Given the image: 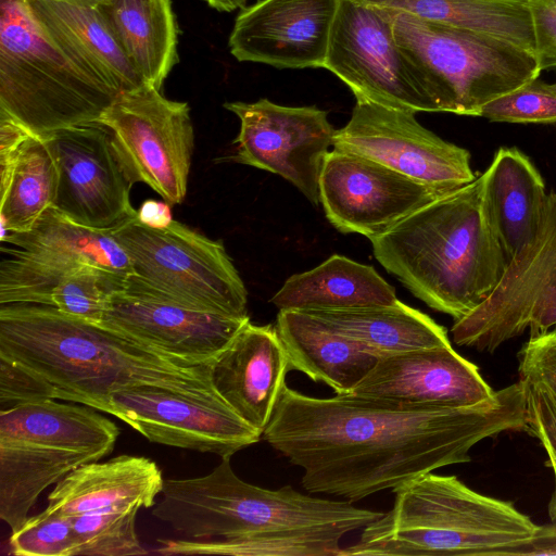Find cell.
I'll return each mask as SVG.
<instances>
[{
    "label": "cell",
    "mask_w": 556,
    "mask_h": 556,
    "mask_svg": "<svg viewBox=\"0 0 556 556\" xmlns=\"http://www.w3.org/2000/svg\"><path fill=\"white\" fill-rule=\"evenodd\" d=\"M527 425L519 380L460 408L409 406L354 393L313 397L287 384L263 439L303 469V488L357 502L444 466L480 441Z\"/></svg>",
    "instance_id": "cell-1"
},
{
    "label": "cell",
    "mask_w": 556,
    "mask_h": 556,
    "mask_svg": "<svg viewBox=\"0 0 556 556\" xmlns=\"http://www.w3.org/2000/svg\"><path fill=\"white\" fill-rule=\"evenodd\" d=\"M231 456L206 476L164 480L152 514L197 540H159L161 555L340 556L341 540L383 513L241 480Z\"/></svg>",
    "instance_id": "cell-2"
},
{
    "label": "cell",
    "mask_w": 556,
    "mask_h": 556,
    "mask_svg": "<svg viewBox=\"0 0 556 556\" xmlns=\"http://www.w3.org/2000/svg\"><path fill=\"white\" fill-rule=\"evenodd\" d=\"M0 354L47 379L56 400L97 410L110 394L132 387L218 394L213 362L176 357L47 304H0Z\"/></svg>",
    "instance_id": "cell-3"
},
{
    "label": "cell",
    "mask_w": 556,
    "mask_h": 556,
    "mask_svg": "<svg viewBox=\"0 0 556 556\" xmlns=\"http://www.w3.org/2000/svg\"><path fill=\"white\" fill-rule=\"evenodd\" d=\"M370 242L388 273L454 320L489 296L507 266L486 215L481 175L419 207Z\"/></svg>",
    "instance_id": "cell-4"
},
{
    "label": "cell",
    "mask_w": 556,
    "mask_h": 556,
    "mask_svg": "<svg viewBox=\"0 0 556 556\" xmlns=\"http://www.w3.org/2000/svg\"><path fill=\"white\" fill-rule=\"evenodd\" d=\"M392 492L393 506L340 556H510L538 525L509 503L432 471Z\"/></svg>",
    "instance_id": "cell-5"
},
{
    "label": "cell",
    "mask_w": 556,
    "mask_h": 556,
    "mask_svg": "<svg viewBox=\"0 0 556 556\" xmlns=\"http://www.w3.org/2000/svg\"><path fill=\"white\" fill-rule=\"evenodd\" d=\"M119 92L64 49L27 0H0V114L42 137L97 122Z\"/></svg>",
    "instance_id": "cell-6"
},
{
    "label": "cell",
    "mask_w": 556,
    "mask_h": 556,
    "mask_svg": "<svg viewBox=\"0 0 556 556\" xmlns=\"http://www.w3.org/2000/svg\"><path fill=\"white\" fill-rule=\"evenodd\" d=\"M387 10L397 42L428 74L438 112L478 116L484 104L541 74L535 55L521 48L405 11Z\"/></svg>",
    "instance_id": "cell-7"
},
{
    "label": "cell",
    "mask_w": 556,
    "mask_h": 556,
    "mask_svg": "<svg viewBox=\"0 0 556 556\" xmlns=\"http://www.w3.org/2000/svg\"><path fill=\"white\" fill-rule=\"evenodd\" d=\"M128 255L129 279L178 304L247 318L248 291L222 241L172 220L142 224L137 214L109 229Z\"/></svg>",
    "instance_id": "cell-8"
},
{
    "label": "cell",
    "mask_w": 556,
    "mask_h": 556,
    "mask_svg": "<svg viewBox=\"0 0 556 556\" xmlns=\"http://www.w3.org/2000/svg\"><path fill=\"white\" fill-rule=\"evenodd\" d=\"M324 68L356 99L414 113L438 112L428 74L397 42L384 8L339 0Z\"/></svg>",
    "instance_id": "cell-9"
},
{
    "label": "cell",
    "mask_w": 556,
    "mask_h": 556,
    "mask_svg": "<svg viewBox=\"0 0 556 556\" xmlns=\"http://www.w3.org/2000/svg\"><path fill=\"white\" fill-rule=\"evenodd\" d=\"M97 123L111 134L114 154L134 186L148 185L169 205L187 193L194 132L187 102L143 83L121 91Z\"/></svg>",
    "instance_id": "cell-10"
},
{
    "label": "cell",
    "mask_w": 556,
    "mask_h": 556,
    "mask_svg": "<svg viewBox=\"0 0 556 556\" xmlns=\"http://www.w3.org/2000/svg\"><path fill=\"white\" fill-rule=\"evenodd\" d=\"M556 327V193L548 192L535 237L508 262L489 296L452 327L458 345L493 352L527 330Z\"/></svg>",
    "instance_id": "cell-11"
},
{
    "label": "cell",
    "mask_w": 556,
    "mask_h": 556,
    "mask_svg": "<svg viewBox=\"0 0 556 556\" xmlns=\"http://www.w3.org/2000/svg\"><path fill=\"white\" fill-rule=\"evenodd\" d=\"M0 304L41 303L63 277L84 266L132 275L130 260L108 230L76 224L53 207L33 228L0 238Z\"/></svg>",
    "instance_id": "cell-12"
},
{
    "label": "cell",
    "mask_w": 556,
    "mask_h": 556,
    "mask_svg": "<svg viewBox=\"0 0 556 556\" xmlns=\"http://www.w3.org/2000/svg\"><path fill=\"white\" fill-rule=\"evenodd\" d=\"M414 112L356 99L350 121L332 148L372 160L441 192L472 182L467 149L421 126Z\"/></svg>",
    "instance_id": "cell-13"
},
{
    "label": "cell",
    "mask_w": 556,
    "mask_h": 556,
    "mask_svg": "<svg viewBox=\"0 0 556 556\" xmlns=\"http://www.w3.org/2000/svg\"><path fill=\"white\" fill-rule=\"evenodd\" d=\"M224 108L240 121L232 160L281 176L312 204H320V173L337 130L328 113L268 99L226 102Z\"/></svg>",
    "instance_id": "cell-14"
},
{
    "label": "cell",
    "mask_w": 556,
    "mask_h": 556,
    "mask_svg": "<svg viewBox=\"0 0 556 556\" xmlns=\"http://www.w3.org/2000/svg\"><path fill=\"white\" fill-rule=\"evenodd\" d=\"M99 410L123 420L151 442L220 457L232 456L262 438L218 394L132 387L110 394Z\"/></svg>",
    "instance_id": "cell-15"
},
{
    "label": "cell",
    "mask_w": 556,
    "mask_h": 556,
    "mask_svg": "<svg viewBox=\"0 0 556 556\" xmlns=\"http://www.w3.org/2000/svg\"><path fill=\"white\" fill-rule=\"evenodd\" d=\"M319 193L334 228L369 240L445 194L372 160L333 148L324 160Z\"/></svg>",
    "instance_id": "cell-16"
},
{
    "label": "cell",
    "mask_w": 556,
    "mask_h": 556,
    "mask_svg": "<svg viewBox=\"0 0 556 556\" xmlns=\"http://www.w3.org/2000/svg\"><path fill=\"white\" fill-rule=\"evenodd\" d=\"M42 137L59 167L54 210L76 224L101 230L137 214L130 202L132 185L116 160L105 126L93 122Z\"/></svg>",
    "instance_id": "cell-17"
},
{
    "label": "cell",
    "mask_w": 556,
    "mask_h": 556,
    "mask_svg": "<svg viewBox=\"0 0 556 556\" xmlns=\"http://www.w3.org/2000/svg\"><path fill=\"white\" fill-rule=\"evenodd\" d=\"M250 318L191 308L156 295L128 278L99 325L141 344L193 363H211Z\"/></svg>",
    "instance_id": "cell-18"
},
{
    "label": "cell",
    "mask_w": 556,
    "mask_h": 556,
    "mask_svg": "<svg viewBox=\"0 0 556 556\" xmlns=\"http://www.w3.org/2000/svg\"><path fill=\"white\" fill-rule=\"evenodd\" d=\"M339 0H260L241 9L228 39L240 62L324 67Z\"/></svg>",
    "instance_id": "cell-19"
},
{
    "label": "cell",
    "mask_w": 556,
    "mask_h": 556,
    "mask_svg": "<svg viewBox=\"0 0 556 556\" xmlns=\"http://www.w3.org/2000/svg\"><path fill=\"white\" fill-rule=\"evenodd\" d=\"M494 392L478 367L452 345L381 356L351 391L365 397L430 408L477 405Z\"/></svg>",
    "instance_id": "cell-20"
},
{
    "label": "cell",
    "mask_w": 556,
    "mask_h": 556,
    "mask_svg": "<svg viewBox=\"0 0 556 556\" xmlns=\"http://www.w3.org/2000/svg\"><path fill=\"white\" fill-rule=\"evenodd\" d=\"M290 370L276 326L248 321L213 361L211 382L218 395L263 434Z\"/></svg>",
    "instance_id": "cell-21"
},
{
    "label": "cell",
    "mask_w": 556,
    "mask_h": 556,
    "mask_svg": "<svg viewBox=\"0 0 556 556\" xmlns=\"http://www.w3.org/2000/svg\"><path fill=\"white\" fill-rule=\"evenodd\" d=\"M0 169L1 237L28 231L54 206L59 186L56 159L46 138L1 116Z\"/></svg>",
    "instance_id": "cell-22"
},
{
    "label": "cell",
    "mask_w": 556,
    "mask_h": 556,
    "mask_svg": "<svg viewBox=\"0 0 556 556\" xmlns=\"http://www.w3.org/2000/svg\"><path fill=\"white\" fill-rule=\"evenodd\" d=\"M36 20L71 54L118 91L144 83L125 53L100 3L27 0Z\"/></svg>",
    "instance_id": "cell-23"
},
{
    "label": "cell",
    "mask_w": 556,
    "mask_h": 556,
    "mask_svg": "<svg viewBox=\"0 0 556 556\" xmlns=\"http://www.w3.org/2000/svg\"><path fill=\"white\" fill-rule=\"evenodd\" d=\"M163 485L162 472L152 459L119 455L72 470L50 492L47 509L75 516L134 505L148 508Z\"/></svg>",
    "instance_id": "cell-24"
},
{
    "label": "cell",
    "mask_w": 556,
    "mask_h": 556,
    "mask_svg": "<svg viewBox=\"0 0 556 556\" xmlns=\"http://www.w3.org/2000/svg\"><path fill=\"white\" fill-rule=\"evenodd\" d=\"M481 177L486 215L508 262L535 237L548 192L516 148L498 149Z\"/></svg>",
    "instance_id": "cell-25"
},
{
    "label": "cell",
    "mask_w": 556,
    "mask_h": 556,
    "mask_svg": "<svg viewBox=\"0 0 556 556\" xmlns=\"http://www.w3.org/2000/svg\"><path fill=\"white\" fill-rule=\"evenodd\" d=\"M275 326L290 369L327 384L336 394L351 393L380 358L304 311L279 309Z\"/></svg>",
    "instance_id": "cell-26"
},
{
    "label": "cell",
    "mask_w": 556,
    "mask_h": 556,
    "mask_svg": "<svg viewBox=\"0 0 556 556\" xmlns=\"http://www.w3.org/2000/svg\"><path fill=\"white\" fill-rule=\"evenodd\" d=\"M96 410L55 399L0 410V441L89 453L101 459L113 451L121 431Z\"/></svg>",
    "instance_id": "cell-27"
},
{
    "label": "cell",
    "mask_w": 556,
    "mask_h": 556,
    "mask_svg": "<svg viewBox=\"0 0 556 556\" xmlns=\"http://www.w3.org/2000/svg\"><path fill=\"white\" fill-rule=\"evenodd\" d=\"M395 289L369 265L333 254L307 271L290 276L270 302L279 309H329L389 305Z\"/></svg>",
    "instance_id": "cell-28"
},
{
    "label": "cell",
    "mask_w": 556,
    "mask_h": 556,
    "mask_svg": "<svg viewBox=\"0 0 556 556\" xmlns=\"http://www.w3.org/2000/svg\"><path fill=\"white\" fill-rule=\"evenodd\" d=\"M304 312L379 357L417 349L451 345L444 327L427 314L399 300L389 305Z\"/></svg>",
    "instance_id": "cell-29"
},
{
    "label": "cell",
    "mask_w": 556,
    "mask_h": 556,
    "mask_svg": "<svg viewBox=\"0 0 556 556\" xmlns=\"http://www.w3.org/2000/svg\"><path fill=\"white\" fill-rule=\"evenodd\" d=\"M144 83L161 90L178 62V26L170 0H109L100 3Z\"/></svg>",
    "instance_id": "cell-30"
},
{
    "label": "cell",
    "mask_w": 556,
    "mask_h": 556,
    "mask_svg": "<svg viewBox=\"0 0 556 556\" xmlns=\"http://www.w3.org/2000/svg\"><path fill=\"white\" fill-rule=\"evenodd\" d=\"M96 460L89 453L0 441V518L16 531L43 490Z\"/></svg>",
    "instance_id": "cell-31"
},
{
    "label": "cell",
    "mask_w": 556,
    "mask_h": 556,
    "mask_svg": "<svg viewBox=\"0 0 556 556\" xmlns=\"http://www.w3.org/2000/svg\"><path fill=\"white\" fill-rule=\"evenodd\" d=\"M498 39L535 55L529 2L521 0H363Z\"/></svg>",
    "instance_id": "cell-32"
},
{
    "label": "cell",
    "mask_w": 556,
    "mask_h": 556,
    "mask_svg": "<svg viewBox=\"0 0 556 556\" xmlns=\"http://www.w3.org/2000/svg\"><path fill=\"white\" fill-rule=\"evenodd\" d=\"M128 278L108 269L84 266L58 281L38 304L100 324L112 298L125 289Z\"/></svg>",
    "instance_id": "cell-33"
},
{
    "label": "cell",
    "mask_w": 556,
    "mask_h": 556,
    "mask_svg": "<svg viewBox=\"0 0 556 556\" xmlns=\"http://www.w3.org/2000/svg\"><path fill=\"white\" fill-rule=\"evenodd\" d=\"M140 506L103 509L73 516L77 538L76 556L144 555L136 532Z\"/></svg>",
    "instance_id": "cell-34"
},
{
    "label": "cell",
    "mask_w": 556,
    "mask_h": 556,
    "mask_svg": "<svg viewBox=\"0 0 556 556\" xmlns=\"http://www.w3.org/2000/svg\"><path fill=\"white\" fill-rule=\"evenodd\" d=\"M10 546L17 556H76L73 516L46 508L12 532Z\"/></svg>",
    "instance_id": "cell-35"
},
{
    "label": "cell",
    "mask_w": 556,
    "mask_h": 556,
    "mask_svg": "<svg viewBox=\"0 0 556 556\" xmlns=\"http://www.w3.org/2000/svg\"><path fill=\"white\" fill-rule=\"evenodd\" d=\"M478 116L505 123H555L556 91L536 78L488 102Z\"/></svg>",
    "instance_id": "cell-36"
},
{
    "label": "cell",
    "mask_w": 556,
    "mask_h": 556,
    "mask_svg": "<svg viewBox=\"0 0 556 556\" xmlns=\"http://www.w3.org/2000/svg\"><path fill=\"white\" fill-rule=\"evenodd\" d=\"M523 384L526 400V429L536 437L548 456L546 465L553 468L555 488L547 511L552 522L556 523V395L540 381L519 379Z\"/></svg>",
    "instance_id": "cell-37"
},
{
    "label": "cell",
    "mask_w": 556,
    "mask_h": 556,
    "mask_svg": "<svg viewBox=\"0 0 556 556\" xmlns=\"http://www.w3.org/2000/svg\"><path fill=\"white\" fill-rule=\"evenodd\" d=\"M49 399H55L54 386L35 371L0 354V410Z\"/></svg>",
    "instance_id": "cell-38"
},
{
    "label": "cell",
    "mask_w": 556,
    "mask_h": 556,
    "mask_svg": "<svg viewBox=\"0 0 556 556\" xmlns=\"http://www.w3.org/2000/svg\"><path fill=\"white\" fill-rule=\"evenodd\" d=\"M519 376L540 381L556 395V329L530 337L519 352Z\"/></svg>",
    "instance_id": "cell-39"
},
{
    "label": "cell",
    "mask_w": 556,
    "mask_h": 556,
    "mask_svg": "<svg viewBox=\"0 0 556 556\" xmlns=\"http://www.w3.org/2000/svg\"><path fill=\"white\" fill-rule=\"evenodd\" d=\"M535 28V58L542 71L556 67V0H529Z\"/></svg>",
    "instance_id": "cell-40"
},
{
    "label": "cell",
    "mask_w": 556,
    "mask_h": 556,
    "mask_svg": "<svg viewBox=\"0 0 556 556\" xmlns=\"http://www.w3.org/2000/svg\"><path fill=\"white\" fill-rule=\"evenodd\" d=\"M510 556H556V523L536 526L530 538L511 549Z\"/></svg>",
    "instance_id": "cell-41"
},
{
    "label": "cell",
    "mask_w": 556,
    "mask_h": 556,
    "mask_svg": "<svg viewBox=\"0 0 556 556\" xmlns=\"http://www.w3.org/2000/svg\"><path fill=\"white\" fill-rule=\"evenodd\" d=\"M137 218L147 226L157 228L165 227L173 220L169 204L155 200L144 201L137 210Z\"/></svg>",
    "instance_id": "cell-42"
},
{
    "label": "cell",
    "mask_w": 556,
    "mask_h": 556,
    "mask_svg": "<svg viewBox=\"0 0 556 556\" xmlns=\"http://www.w3.org/2000/svg\"><path fill=\"white\" fill-rule=\"evenodd\" d=\"M210 7L222 12L245 8L248 0H205Z\"/></svg>",
    "instance_id": "cell-43"
},
{
    "label": "cell",
    "mask_w": 556,
    "mask_h": 556,
    "mask_svg": "<svg viewBox=\"0 0 556 556\" xmlns=\"http://www.w3.org/2000/svg\"><path fill=\"white\" fill-rule=\"evenodd\" d=\"M86 1H91V2H97V3H104V2H108L109 0H86Z\"/></svg>",
    "instance_id": "cell-44"
},
{
    "label": "cell",
    "mask_w": 556,
    "mask_h": 556,
    "mask_svg": "<svg viewBox=\"0 0 556 556\" xmlns=\"http://www.w3.org/2000/svg\"><path fill=\"white\" fill-rule=\"evenodd\" d=\"M551 87L553 88L554 91H556V83L551 84Z\"/></svg>",
    "instance_id": "cell-45"
},
{
    "label": "cell",
    "mask_w": 556,
    "mask_h": 556,
    "mask_svg": "<svg viewBox=\"0 0 556 556\" xmlns=\"http://www.w3.org/2000/svg\"><path fill=\"white\" fill-rule=\"evenodd\" d=\"M521 1H527V2H529V0H521Z\"/></svg>",
    "instance_id": "cell-46"
}]
</instances>
